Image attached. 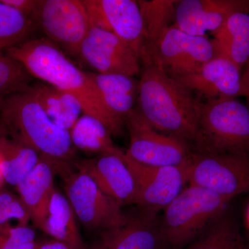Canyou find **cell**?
Returning a JSON list of instances; mask_svg holds the SVG:
<instances>
[{"instance_id":"8d00e7d4","label":"cell","mask_w":249,"mask_h":249,"mask_svg":"<svg viewBox=\"0 0 249 249\" xmlns=\"http://www.w3.org/2000/svg\"></svg>"},{"instance_id":"ac0fdd59","label":"cell","mask_w":249,"mask_h":249,"mask_svg":"<svg viewBox=\"0 0 249 249\" xmlns=\"http://www.w3.org/2000/svg\"><path fill=\"white\" fill-rule=\"evenodd\" d=\"M60 165L40 155L35 168L16 186L31 220L41 231L47 218L49 202L55 190L54 175L60 169Z\"/></svg>"},{"instance_id":"e0dca14e","label":"cell","mask_w":249,"mask_h":249,"mask_svg":"<svg viewBox=\"0 0 249 249\" xmlns=\"http://www.w3.org/2000/svg\"><path fill=\"white\" fill-rule=\"evenodd\" d=\"M165 245L157 213L142 210L128 216L124 224L101 233V245L106 249H162Z\"/></svg>"},{"instance_id":"603a6c76","label":"cell","mask_w":249,"mask_h":249,"mask_svg":"<svg viewBox=\"0 0 249 249\" xmlns=\"http://www.w3.org/2000/svg\"><path fill=\"white\" fill-rule=\"evenodd\" d=\"M40 155L5 131L0 134V160L4 181L17 186L35 168Z\"/></svg>"},{"instance_id":"8992f818","label":"cell","mask_w":249,"mask_h":249,"mask_svg":"<svg viewBox=\"0 0 249 249\" xmlns=\"http://www.w3.org/2000/svg\"><path fill=\"white\" fill-rule=\"evenodd\" d=\"M216 56L212 40L189 35L170 26L142 56V65H153L174 79L197 71Z\"/></svg>"},{"instance_id":"f1b7e54d","label":"cell","mask_w":249,"mask_h":249,"mask_svg":"<svg viewBox=\"0 0 249 249\" xmlns=\"http://www.w3.org/2000/svg\"><path fill=\"white\" fill-rule=\"evenodd\" d=\"M0 249H39V245L29 228L4 227L0 230Z\"/></svg>"},{"instance_id":"7402d4cb","label":"cell","mask_w":249,"mask_h":249,"mask_svg":"<svg viewBox=\"0 0 249 249\" xmlns=\"http://www.w3.org/2000/svg\"><path fill=\"white\" fill-rule=\"evenodd\" d=\"M76 214L67 196L55 188L49 202L48 213L42 231L53 240L73 249H83V240L77 226Z\"/></svg>"},{"instance_id":"ba28073f","label":"cell","mask_w":249,"mask_h":249,"mask_svg":"<svg viewBox=\"0 0 249 249\" xmlns=\"http://www.w3.org/2000/svg\"><path fill=\"white\" fill-rule=\"evenodd\" d=\"M31 19L68 56L78 57L91 27L83 0H39Z\"/></svg>"},{"instance_id":"ffe728a7","label":"cell","mask_w":249,"mask_h":249,"mask_svg":"<svg viewBox=\"0 0 249 249\" xmlns=\"http://www.w3.org/2000/svg\"><path fill=\"white\" fill-rule=\"evenodd\" d=\"M212 34L216 56L228 59L242 71L249 63V14H232Z\"/></svg>"},{"instance_id":"8fae6325","label":"cell","mask_w":249,"mask_h":249,"mask_svg":"<svg viewBox=\"0 0 249 249\" xmlns=\"http://www.w3.org/2000/svg\"><path fill=\"white\" fill-rule=\"evenodd\" d=\"M78 169L91 177L98 186L120 205L137 204L139 183L125 152L119 147L92 159L73 161Z\"/></svg>"},{"instance_id":"f546056e","label":"cell","mask_w":249,"mask_h":249,"mask_svg":"<svg viewBox=\"0 0 249 249\" xmlns=\"http://www.w3.org/2000/svg\"><path fill=\"white\" fill-rule=\"evenodd\" d=\"M4 3L18 10L31 19L39 0H3Z\"/></svg>"},{"instance_id":"4fadbf2b","label":"cell","mask_w":249,"mask_h":249,"mask_svg":"<svg viewBox=\"0 0 249 249\" xmlns=\"http://www.w3.org/2000/svg\"><path fill=\"white\" fill-rule=\"evenodd\" d=\"M91 27L111 33L140 55L144 43L143 22L138 1L83 0Z\"/></svg>"},{"instance_id":"1f68e13d","label":"cell","mask_w":249,"mask_h":249,"mask_svg":"<svg viewBox=\"0 0 249 249\" xmlns=\"http://www.w3.org/2000/svg\"><path fill=\"white\" fill-rule=\"evenodd\" d=\"M39 249H73L70 246L59 242V241L53 240L47 241L39 245Z\"/></svg>"},{"instance_id":"836d02e7","label":"cell","mask_w":249,"mask_h":249,"mask_svg":"<svg viewBox=\"0 0 249 249\" xmlns=\"http://www.w3.org/2000/svg\"><path fill=\"white\" fill-rule=\"evenodd\" d=\"M3 181H4V178H3L2 171H1V160H0V185L1 184Z\"/></svg>"},{"instance_id":"44dd1931","label":"cell","mask_w":249,"mask_h":249,"mask_svg":"<svg viewBox=\"0 0 249 249\" xmlns=\"http://www.w3.org/2000/svg\"><path fill=\"white\" fill-rule=\"evenodd\" d=\"M29 89L49 117L68 131L84 114L76 98L52 85L37 82L31 84Z\"/></svg>"},{"instance_id":"4316f807","label":"cell","mask_w":249,"mask_h":249,"mask_svg":"<svg viewBox=\"0 0 249 249\" xmlns=\"http://www.w3.org/2000/svg\"><path fill=\"white\" fill-rule=\"evenodd\" d=\"M36 28L30 18L0 0V51L29 40Z\"/></svg>"},{"instance_id":"83f0119b","label":"cell","mask_w":249,"mask_h":249,"mask_svg":"<svg viewBox=\"0 0 249 249\" xmlns=\"http://www.w3.org/2000/svg\"><path fill=\"white\" fill-rule=\"evenodd\" d=\"M33 78L22 64L0 51V98L27 89Z\"/></svg>"},{"instance_id":"30bf717a","label":"cell","mask_w":249,"mask_h":249,"mask_svg":"<svg viewBox=\"0 0 249 249\" xmlns=\"http://www.w3.org/2000/svg\"><path fill=\"white\" fill-rule=\"evenodd\" d=\"M64 175L67 198L85 227L103 231L126 222L128 215L123 213L120 205L106 194L88 173L78 169Z\"/></svg>"},{"instance_id":"e575fe53","label":"cell","mask_w":249,"mask_h":249,"mask_svg":"<svg viewBox=\"0 0 249 249\" xmlns=\"http://www.w3.org/2000/svg\"><path fill=\"white\" fill-rule=\"evenodd\" d=\"M90 249H106L103 248L102 246L100 245L99 246H98V247H93V248H91Z\"/></svg>"},{"instance_id":"277c9868","label":"cell","mask_w":249,"mask_h":249,"mask_svg":"<svg viewBox=\"0 0 249 249\" xmlns=\"http://www.w3.org/2000/svg\"><path fill=\"white\" fill-rule=\"evenodd\" d=\"M193 151L249 157V106L236 99L203 104Z\"/></svg>"},{"instance_id":"484cf974","label":"cell","mask_w":249,"mask_h":249,"mask_svg":"<svg viewBox=\"0 0 249 249\" xmlns=\"http://www.w3.org/2000/svg\"><path fill=\"white\" fill-rule=\"evenodd\" d=\"M186 249H247L235 219L225 213Z\"/></svg>"},{"instance_id":"cb8c5ba5","label":"cell","mask_w":249,"mask_h":249,"mask_svg":"<svg viewBox=\"0 0 249 249\" xmlns=\"http://www.w3.org/2000/svg\"><path fill=\"white\" fill-rule=\"evenodd\" d=\"M70 133L75 148L87 154L98 155L117 147L111 139L110 131L102 121L85 113L70 129Z\"/></svg>"},{"instance_id":"2e32d148","label":"cell","mask_w":249,"mask_h":249,"mask_svg":"<svg viewBox=\"0 0 249 249\" xmlns=\"http://www.w3.org/2000/svg\"><path fill=\"white\" fill-rule=\"evenodd\" d=\"M241 76L242 71L230 60L215 56L197 71L175 80L208 101L239 97Z\"/></svg>"},{"instance_id":"5bb4252c","label":"cell","mask_w":249,"mask_h":249,"mask_svg":"<svg viewBox=\"0 0 249 249\" xmlns=\"http://www.w3.org/2000/svg\"><path fill=\"white\" fill-rule=\"evenodd\" d=\"M127 158L137 175L139 196L136 205L142 211L155 213L163 211L186 188L185 165L147 166Z\"/></svg>"},{"instance_id":"9c48e42d","label":"cell","mask_w":249,"mask_h":249,"mask_svg":"<svg viewBox=\"0 0 249 249\" xmlns=\"http://www.w3.org/2000/svg\"><path fill=\"white\" fill-rule=\"evenodd\" d=\"M129 145L126 155L147 166H184L193 150L186 141L161 133L152 127L135 109L126 118Z\"/></svg>"},{"instance_id":"7c38bea8","label":"cell","mask_w":249,"mask_h":249,"mask_svg":"<svg viewBox=\"0 0 249 249\" xmlns=\"http://www.w3.org/2000/svg\"><path fill=\"white\" fill-rule=\"evenodd\" d=\"M78 57L96 73L134 76L141 70L140 55L108 31L91 27L80 46Z\"/></svg>"},{"instance_id":"5b68a950","label":"cell","mask_w":249,"mask_h":249,"mask_svg":"<svg viewBox=\"0 0 249 249\" xmlns=\"http://www.w3.org/2000/svg\"><path fill=\"white\" fill-rule=\"evenodd\" d=\"M231 199L188 185L164 210L160 227L167 245L182 247L199 237L226 211Z\"/></svg>"},{"instance_id":"d6986e66","label":"cell","mask_w":249,"mask_h":249,"mask_svg":"<svg viewBox=\"0 0 249 249\" xmlns=\"http://www.w3.org/2000/svg\"><path fill=\"white\" fill-rule=\"evenodd\" d=\"M103 102L117 120L125 124L126 118L135 109L139 80L119 73L89 72Z\"/></svg>"},{"instance_id":"52a82bcc","label":"cell","mask_w":249,"mask_h":249,"mask_svg":"<svg viewBox=\"0 0 249 249\" xmlns=\"http://www.w3.org/2000/svg\"><path fill=\"white\" fill-rule=\"evenodd\" d=\"M187 180L232 199L249 192V157L193 151L185 165Z\"/></svg>"},{"instance_id":"9a60e30c","label":"cell","mask_w":249,"mask_h":249,"mask_svg":"<svg viewBox=\"0 0 249 249\" xmlns=\"http://www.w3.org/2000/svg\"><path fill=\"white\" fill-rule=\"evenodd\" d=\"M249 14V1L181 0L175 7L174 27L189 35L205 37L219 30L235 13Z\"/></svg>"},{"instance_id":"4dcf8cb0","label":"cell","mask_w":249,"mask_h":249,"mask_svg":"<svg viewBox=\"0 0 249 249\" xmlns=\"http://www.w3.org/2000/svg\"><path fill=\"white\" fill-rule=\"evenodd\" d=\"M243 72L241 76L240 96H244L248 101L249 106V63L244 67Z\"/></svg>"},{"instance_id":"d4e9b609","label":"cell","mask_w":249,"mask_h":249,"mask_svg":"<svg viewBox=\"0 0 249 249\" xmlns=\"http://www.w3.org/2000/svg\"><path fill=\"white\" fill-rule=\"evenodd\" d=\"M178 1L150 0L138 1L143 22L144 43L141 60L155 45L160 36L170 27Z\"/></svg>"},{"instance_id":"6da1fadb","label":"cell","mask_w":249,"mask_h":249,"mask_svg":"<svg viewBox=\"0 0 249 249\" xmlns=\"http://www.w3.org/2000/svg\"><path fill=\"white\" fill-rule=\"evenodd\" d=\"M5 52L22 64L34 78L74 96L85 114L102 121L112 135H120L124 124L105 106L89 72L80 70L51 41L45 37L29 39Z\"/></svg>"},{"instance_id":"7a4b0ae2","label":"cell","mask_w":249,"mask_h":249,"mask_svg":"<svg viewBox=\"0 0 249 249\" xmlns=\"http://www.w3.org/2000/svg\"><path fill=\"white\" fill-rule=\"evenodd\" d=\"M137 101L136 109L152 127L193 142L204 103L178 80L155 65H143Z\"/></svg>"},{"instance_id":"d6a6232c","label":"cell","mask_w":249,"mask_h":249,"mask_svg":"<svg viewBox=\"0 0 249 249\" xmlns=\"http://www.w3.org/2000/svg\"><path fill=\"white\" fill-rule=\"evenodd\" d=\"M6 129V127H5L4 124H3L2 121L0 119V134L4 132Z\"/></svg>"},{"instance_id":"3957f363","label":"cell","mask_w":249,"mask_h":249,"mask_svg":"<svg viewBox=\"0 0 249 249\" xmlns=\"http://www.w3.org/2000/svg\"><path fill=\"white\" fill-rule=\"evenodd\" d=\"M29 88L0 98V119L14 138L39 155L60 164H71L76 149L70 131L49 117Z\"/></svg>"},{"instance_id":"d590c367","label":"cell","mask_w":249,"mask_h":249,"mask_svg":"<svg viewBox=\"0 0 249 249\" xmlns=\"http://www.w3.org/2000/svg\"><path fill=\"white\" fill-rule=\"evenodd\" d=\"M248 221H249V209L248 211Z\"/></svg>"}]
</instances>
